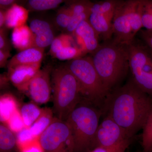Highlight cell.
Returning <instances> with one entry per match:
<instances>
[{
	"label": "cell",
	"mask_w": 152,
	"mask_h": 152,
	"mask_svg": "<svg viewBox=\"0 0 152 152\" xmlns=\"http://www.w3.org/2000/svg\"><path fill=\"white\" fill-rule=\"evenodd\" d=\"M64 1L62 0H29L27 7L33 11L48 10L56 8Z\"/></svg>",
	"instance_id": "25"
},
{
	"label": "cell",
	"mask_w": 152,
	"mask_h": 152,
	"mask_svg": "<svg viewBox=\"0 0 152 152\" xmlns=\"http://www.w3.org/2000/svg\"><path fill=\"white\" fill-rule=\"evenodd\" d=\"M20 151L17 145L15 133L5 124L0 125V152H18Z\"/></svg>",
	"instance_id": "19"
},
{
	"label": "cell",
	"mask_w": 152,
	"mask_h": 152,
	"mask_svg": "<svg viewBox=\"0 0 152 152\" xmlns=\"http://www.w3.org/2000/svg\"><path fill=\"white\" fill-rule=\"evenodd\" d=\"M131 138L127 132L107 115L99 124L93 140L91 149L112 146Z\"/></svg>",
	"instance_id": "8"
},
{
	"label": "cell",
	"mask_w": 152,
	"mask_h": 152,
	"mask_svg": "<svg viewBox=\"0 0 152 152\" xmlns=\"http://www.w3.org/2000/svg\"><path fill=\"white\" fill-rule=\"evenodd\" d=\"M53 115V111L50 108H43L42 112L40 116L29 128L35 138H39L50 125L54 118Z\"/></svg>",
	"instance_id": "20"
},
{
	"label": "cell",
	"mask_w": 152,
	"mask_h": 152,
	"mask_svg": "<svg viewBox=\"0 0 152 152\" xmlns=\"http://www.w3.org/2000/svg\"><path fill=\"white\" fill-rule=\"evenodd\" d=\"M29 15V10L16 3L6 10L5 27L15 28L26 25Z\"/></svg>",
	"instance_id": "18"
},
{
	"label": "cell",
	"mask_w": 152,
	"mask_h": 152,
	"mask_svg": "<svg viewBox=\"0 0 152 152\" xmlns=\"http://www.w3.org/2000/svg\"><path fill=\"white\" fill-rule=\"evenodd\" d=\"M41 65H23L8 69L9 80L19 91H23L29 82L40 69Z\"/></svg>",
	"instance_id": "11"
},
{
	"label": "cell",
	"mask_w": 152,
	"mask_h": 152,
	"mask_svg": "<svg viewBox=\"0 0 152 152\" xmlns=\"http://www.w3.org/2000/svg\"><path fill=\"white\" fill-rule=\"evenodd\" d=\"M19 150L20 152H44L38 139Z\"/></svg>",
	"instance_id": "34"
},
{
	"label": "cell",
	"mask_w": 152,
	"mask_h": 152,
	"mask_svg": "<svg viewBox=\"0 0 152 152\" xmlns=\"http://www.w3.org/2000/svg\"><path fill=\"white\" fill-rule=\"evenodd\" d=\"M142 21L143 27L152 32V10L148 0H142Z\"/></svg>",
	"instance_id": "30"
},
{
	"label": "cell",
	"mask_w": 152,
	"mask_h": 152,
	"mask_svg": "<svg viewBox=\"0 0 152 152\" xmlns=\"http://www.w3.org/2000/svg\"><path fill=\"white\" fill-rule=\"evenodd\" d=\"M73 35L83 44L85 52L92 53L99 46V36L88 20L82 22L76 28Z\"/></svg>",
	"instance_id": "13"
},
{
	"label": "cell",
	"mask_w": 152,
	"mask_h": 152,
	"mask_svg": "<svg viewBox=\"0 0 152 152\" xmlns=\"http://www.w3.org/2000/svg\"><path fill=\"white\" fill-rule=\"evenodd\" d=\"M17 142L19 149L26 145L36 140L31 132L29 128H25L17 133Z\"/></svg>",
	"instance_id": "33"
},
{
	"label": "cell",
	"mask_w": 152,
	"mask_h": 152,
	"mask_svg": "<svg viewBox=\"0 0 152 152\" xmlns=\"http://www.w3.org/2000/svg\"><path fill=\"white\" fill-rule=\"evenodd\" d=\"M52 83L53 90V112L56 118L66 121L80 101L77 80L66 65L53 69Z\"/></svg>",
	"instance_id": "3"
},
{
	"label": "cell",
	"mask_w": 152,
	"mask_h": 152,
	"mask_svg": "<svg viewBox=\"0 0 152 152\" xmlns=\"http://www.w3.org/2000/svg\"><path fill=\"white\" fill-rule=\"evenodd\" d=\"M127 45L129 70L133 80L152 98V58L148 47L133 40Z\"/></svg>",
	"instance_id": "6"
},
{
	"label": "cell",
	"mask_w": 152,
	"mask_h": 152,
	"mask_svg": "<svg viewBox=\"0 0 152 152\" xmlns=\"http://www.w3.org/2000/svg\"><path fill=\"white\" fill-rule=\"evenodd\" d=\"M131 139H128L110 147H99L89 152H125L130 144Z\"/></svg>",
	"instance_id": "32"
},
{
	"label": "cell",
	"mask_w": 152,
	"mask_h": 152,
	"mask_svg": "<svg viewBox=\"0 0 152 152\" xmlns=\"http://www.w3.org/2000/svg\"><path fill=\"white\" fill-rule=\"evenodd\" d=\"M148 51L149 52L150 55H151V56L152 58V50H151V49H150L149 48H148Z\"/></svg>",
	"instance_id": "40"
},
{
	"label": "cell",
	"mask_w": 152,
	"mask_h": 152,
	"mask_svg": "<svg viewBox=\"0 0 152 152\" xmlns=\"http://www.w3.org/2000/svg\"><path fill=\"white\" fill-rule=\"evenodd\" d=\"M29 27L35 36L34 47L45 49L51 45L55 38L49 23L35 19L30 22Z\"/></svg>",
	"instance_id": "12"
},
{
	"label": "cell",
	"mask_w": 152,
	"mask_h": 152,
	"mask_svg": "<svg viewBox=\"0 0 152 152\" xmlns=\"http://www.w3.org/2000/svg\"><path fill=\"white\" fill-rule=\"evenodd\" d=\"M38 139L44 152H75L72 131L66 121L54 118Z\"/></svg>",
	"instance_id": "7"
},
{
	"label": "cell",
	"mask_w": 152,
	"mask_h": 152,
	"mask_svg": "<svg viewBox=\"0 0 152 152\" xmlns=\"http://www.w3.org/2000/svg\"><path fill=\"white\" fill-rule=\"evenodd\" d=\"M72 38L69 35L63 34L55 38L50 45V53L52 56L66 47L72 46Z\"/></svg>",
	"instance_id": "28"
},
{
	"label": "cell",
	"mask_w": 152,
	"mask_h": 152,
	"mask_svg": "<svg viewBox=\"0 0 152 152\" xmlns=\"http://www.w3.org/2000/svg\"><path fill=\"white\" fill-rule=\"evenodd\" d=\"M130 0L119 1L113 20L114 37L117 44L128 45L134 40L129 17Z\"/></svg>",
	"instance_id": "9"
},
{
	"label": "cell",
	"mask_w": 152,
	"mask_h": 152,
	"mask_svg": "<svg viewBox=\"0 0 152 152\" xmlns=\"http://www.w3.org/2000/svg\"><path fill=\"white\" fill-rule=\"evenodd\" d=\"M18 103L14 97L9 94L1 96L0 99V118L1 123L7 124L11 116L18 110Z\"/></svg>",
	"instance_id": "21"
},
{
	"label": "cell",
	"mask_w": 152,
	"mask_h": 152,
	"mask_svg": "<svg viewBox=\"0 0 152 152\" xmlns=\"http://www.w3.org/2000/svg\"><path fill=\"white\" fill-rule=\"evenodd\" d=\"M52 70L50 66L40 69L26 87L23 92L33 102L42 104L50 100L51 93L50 75Z\"/></svg>",
	"instance_id": "10"
},
{
	"label": "cell",
	"mask_w": 152,
	"mask_h": 152,
	"mask_svg": "<svg viewBox=\"0 0 152 152\" xmlns=\"http://www.w3.org/2000/svg\"><path fill=\"white\" fill-rule=\"evenodd\" d=\"M16 1L15 0H1L0 6L1 9H4L6 7H10L11 6L15 4Z\"/></svg>",
	"instance_id": "38"
},
{
	"label": "cell",
	"mask_w": 152,
	"mask_h": 152,
	"mask_svg": "<svg viewBox=\"0 0 152 152\" xmlns=\"http://www.w3.org/2000/svg\"><path fill=\"white\" fill-rule=\"evenodd\" d=\"M71 18L72 12L69 7H64L58 11L55 19V23L59 29L66 31Z\"/></svg>",
	"instance_id": "27"
},
{
	"label": "cell",
	"mask_w": 152,
	"mask_h": 152,
	"mask_svg": "<svg viewBox=\"0 0 152 152\" xmlns=\"http://www.w3.org/2000/svg\"><path fill=\"white\" fill-rule=\"evenodd\" d=\"M94 3L88 1H73L69 7L72 12L70 23L66 31L73 34L76 28L82 22L88 20Z\"/></svg>",
	"instance_id": "14"
},
{
	"label": "cell",
	"mask_w": 152,
	"mask_h": 152,
	"mask_svg": "<svg viewBox=\"0 0 152 152\" xmlns=\"http://www.w3.org/2000/svg\"><path fill=\"white\" fill-rule=\"evenodd\" d=\"M142 0H130L129 13L132 32L134 37L143 28L142 21Z\"/></svg>",
	"instance_id": "22"
},
{
	"label": "cell",
	"mask_w": 152,
	"mask_h": 152,
	"mask_svg": "<svg viewBox=\"0 0 152 152\" xmlns=\"http://www.w3.org/2000/svg\"><path fill=\"white\" fill-rule=\"evenodd\" d=\"M91 57L101 80L110 93L129 69L127 45L115 43L112 40L106 41L92 53Z\"/></svg>",
	"instance_id": "2"
},
{
	"label": "cell",
	"mask_w": 152,
	"mask_h": 152,
	"mask_svg": "<svg viewBox=\"0 0 152 152\" xmlns=\"http://www.w3.org/2000/svg\"><path fill=\"white\" fill-rule=\"evenodd\" d=\"M105 100L108 115L131 138L142 129L152 111V98L142 91L132 78L123 86L110 93Z\"/></svg>",
	"instance_id": "1"
},
{
	"label": "cell",
	"mask_w": 152,
	"mask_h": 152,
	"mask_svg": "<svg viewBox=\"0 0 152 152\" xmlns=\"http://www.w3.org/2000/svg\"><path fill=\"white\" fill-rule=\"evenodd\" d=\"M6 11L3 9L0 10V28L4 27L5 25Z\"/></svg>",
	"instance_id": "39"
},
{
	"label": "cell",
	"mask_w": 152,
	"mask_h": 152,
	"mask_svg": "<svg viewBox=\"0 0 152 152\" xmlns=\"http://www.w3.org/2000/svg\"><path fill=\"white\" fill-rule=\"evenodd\" d=\"M148 2L149 3L150 5L151 6L152 10V0H148Z\"/></svg>",
	"instance_id": "41"
},
{
	"label": "cell",
	"mask_w": 152,
	"mask_h": 152,
	"mask_svg": "<svg viewBox=\"0 0 152 152\" xmlns=\"http://www.w3.org/2000/svg\"><path fill=\"white\" fill-rule=\"evenodd\" d=\"M152 152V151H151V152Z\"/></svg>",
	"instance_id": "42"
},
{
	"label": "cell",
	"mask_w": 152,
	"mask_h": 152,
	"mask_svg": "<svg viewBox=\"0 0 152 152\" xmlns=\"http://www.w3.org/2000/svg\"><path fill=\"white\" fill-rule=\"evenodd\" d=\"M119 1L107 0L94 3L91 12L102 14L113 20Z\"/></svg>",
	"instance_id": "24"
},
{
	"label": "cell",
	"mask_w": 152,
	"mask_h": 152,
	"mask_svg": "<svg viewBox=\"0 0 152 152\" xmlns=\"http://www.w3.org/2000/svg\"><path fill=\"white\" fill-rule=\"evenodd\" d=\"M83 52L82 49L72 46L63 49L56 53L53 57L62 61H71L79 57H82L81 56L84 53H83Z\"/></svg>",
	"instance_id": "29"
},
{
	"label": "cell",
	"mask_w": 152,
	"mask_h": 152,
	"mask_svg": "<svg viewBox=\"0 0 152 152\" xmlns=\"http://www.w3.org/2000/svg\"><path fill=\"white\" fill-rule=\"evenodd\" d=\"M10 51L0 50V67H4L7 64V60L10 56Z\"/></svg>",
	"instance_id": "37"
},
{
	"label": "cell",
	"mask_w": 152,
	"mask_h": 152,
	"mask_svg": "<svg viewBox=\"0 0 152 152\" xmlns=\"http://www.w3.org/2000/svg\"><path fill=\"white\" fill-rule=\"evenodd\" d=\"M88 21L99 38L105 42L110 40L113 35V20L103 15L91 12Z\"/></svg>",
	"instance_id": "17"
},
{
	"label": "cell",
	"mask_w": 152,
	"mask_h": 152,
	"mask_svg": "<svg viewBox=\"0 0 152 152\" xmlns=\"http://www.w3.org/2000/svg\"><path fill=\"white\" fill-rule=\"evenodd\" d=\"M42 110L33 102L24 104L20 107L19 110L25 127L30 128L40 116Z\"/></svg>",
	"instance_id": "23"
},
{
	"label": "cell",
	"mask_w": 152,
	"mask_h": 152,
	"mask_svg": "<svg viewBox=\"0 0 152 152\" xmlns=\"http://www.w3.org/2000/svg\"><path fill=\"white\" fill-rule=\"evenodd\" d=\"M44 50V49L34 47L19 52L9 61L7 65L8 69L20 65L41 64Z\"/></svg>",
	"instance_id": "15"
},
{
	"label": "cell",
	"mask_w": 152,
	"mask_h": 152,
	"mask_svg": "<svg viewBox=\"0 0 152 152\" xmlns=\"http://www.w3.org/2000/svg\"><path fill=\"white\" fill-rule=\"evenodd\" d=\"M142 146L144 152L152 151V111L142 128Z\"/></svg>",
	"instance_id": "26"
},
{
	"label": "cell",
	"mask_w": 152,
	"mask_h": 152,
	"mask_svg": "<svg viewBox=\"0 0 152 152\" xmlns=\"http://www.w3.org/2000/svg\"><path fill=\"white\" fill-rule=\"evenodd\" d=\"M7 32L5 28H0V50L10 51L11 46Z\"/></svg>",
	"instance_id": "35"
},
{
	"label": "cell",
	"mask_w": 152,
	"mask_h": 152,
	"mask_svg": "<svg viewBox=\"0 0 152 152\" xmlns=\"http://www.w3.org/2000/svg\"><path fill=\"white\" fill-rule=\"evenodd\" d=\"M65 65L77 80L84 99L95 104L106 99L110 92L101 80L91 56L79 57Z\"/></svg>",
	"instance_id": "5"
},
{
	"label": "cell",
	"mask_w": 152,
	"mask_h": 152,
	"mask_svg": "<svg viewBox=\"0 0 152 152\" xmlns=\"http://www.w3.org/2000/svg\"><path fill=\"white\" fill-rule=\"evenodd\" d=\"M89 101H80L66 121L72 131L75 152L91 149L93 140L99 126V112L91 105Z\"/></svg>",
	"instance_id": "4"
},
{
	"label": "cell",
	"mask_w": 152,
	"mask_h": 152,
	"mask_svg": "<svg viewBox=\"0 0 152 152\" xmlns=\"http://www.w3.org/2000/svg\"><path fill=\"white\" fill-rule=\"evenodd\" d=\"M6 125L12 132L16 134L26 128L19 109L11 116Z\"/></svg>",
	"instance_id": "31"
},
{
	"label": "cell",
	"mask_w": 152,
	"mask_h": 152,
	"mask_svg": "<svg viewBox=\"0 0 152 152\" xmlns=\"http://www.w3.org/2000/svg\"><path fill=\"white\" fill-rule=\"evenodd\" d=\"M34 34L29 26L25 25L13 29L11 36L12 44L20 52L34 48Z\"/></svg>",
	"instance_id": "16"
},
{
	"label": "cell",
	"mask_w": 152,
	"mask_h": 152,
	"mask_svg": "<svg viewBox=\"0 0 152 152\" xmlns=\"http://www.w3.org/2000/svg\"><path fill=\"white\" fill-rule=\"evenodd\" d=\"M139 36L146 45L152 50V32L141 29L138 33Z\"/></svg>",
	"instance_id": "36"
}]
</instances>
